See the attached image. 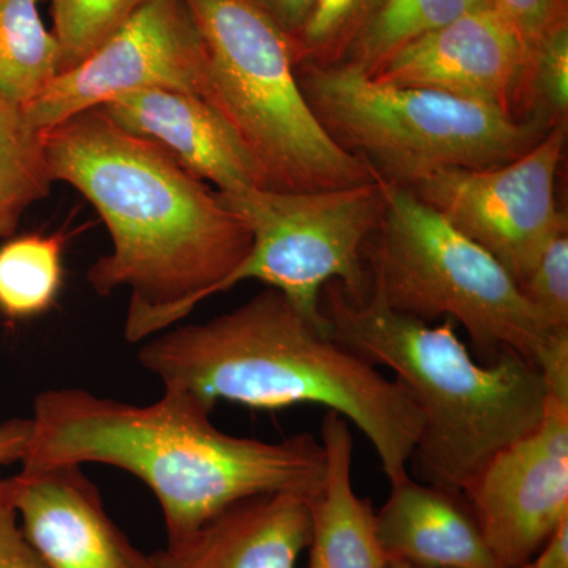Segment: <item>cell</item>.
<instances>
[{
  "label": "cell",
  "mask_w": 568,
  "mask_h": 568,
  "mask_svg": "<svg viewBox=\"0 0 568 568\" xmlns=\"http://www.w3.org/2000/svg\"><path fill=\"white\" fill-rule=\"evenodd\" d=\"M566 138V123H556L511 162L481 170L439 171L409 190L491 254L519 284L549 242L567 233V215L556 203Z\"/></svg>",
  "instance_id": "9c48e42d"
},
{
  "label": "cell",
  "mask_w": 568,
  "mask_h": 568,
  "mask_svg": "<svg viewBox=\"0 0 568 568\" xmlns=\"http://www.w3.org/2000/svg\"><path fill=\"white\" fill-rule=\"evenodd\" d=\"M54 182L69 183L99 212L111 252L88 282L100 295L130 291L123 334L144 342L175 325L245 260L252 234L216 190L155 142L89 110L44 132Z\"/></svg>",
  "instance_id": "6da1fadb"
},
{
  "label": "cell",
  "mask_w": 568,
  "mask_h": 568,
  "mask_svg": "<svg viewBox=\"0 0 568 568\" xmlns=\"http://www.w3.org/2000/svg\"><path fill=\"white\" fill-rule=\"evenodd\" d=\"M102 110L125 132L155 142L216 192L265 189L263 174L233 129L203 97L189 92L126 93Z\"/></svg>",
  "instance_id": "5bb4252c"
},
{
  "label": "cell",
  "mask_w": 568,
  "mask_h": 568,
  "mask_svg": "<svg viewBox=\"0 0 568 568\" xmlns=\"http://www.w3.org/2000/svg\"><path fill=\"white\" fill-rule=\"evenodd\" d=\"M312 538V499L275 493L235 503L152 555L156 568H295Z\"/></svg>",
  "instance_id": "9a60e30c"
},
{
  "label": "cell",
  "mask_w": 568,
  "mask_h": 568,
  "mask_svg": "<svg viewBox=\"0 0 568 568\" xmlns=\"http://www.w3.org/2000/svg\"><path fill=\"white\" fill-rule=\"evenodd\" d=\"M487 6L489 0H376L342 63L373 77L409 41Z\"/></svg>",
  "instance_id": "ffe728a7"
},
{
  "label": "cell",
  "mask_w": 568,
  "mask_h": 568,
  "mask_svg": "<svg viewBox=\"0 0 568 568\" xmlns=\"http://www.w3.org/2000/svg\"><path fill=\"white\" fill-rule=\"evenodd\" d=\"M52 183L43 130L24 108L0 99V239L13 237L26 211L50 196Z\"/></svg>",
  "instance_id": "d6986e66"
},
{
  "label": "cell",
  "mask_w": 568,
  "mask_h": 568,
  "mask_svg": "<svg viewBox=\"0 0 568 568\" xmlns=\"http://www.w3.org/2000/svg\"><path fill=\"white\" fill-rule=\"evenodd\" d=\"M518 286L552 331L568 332L567 233L549 242L532 271Z\"/></svg>",
  "instance_id": "d4e9b609"
},
{
  "label": "cell",
  "mask_w": 568,
  "mask_h": 568,
  "mask_svg": "<svg viewBox=\"0 0 568 568\" xmlns=\"http://www.w3.org/2000/svg\"><path fill=\"white\" fill-rule=\"evenodd\" d=\"M532 44L491 6L463 14L395 52L373 80L526 111Z\"/></svg>",
  "instance_id": "7c38bea8"
},
{
  "label": "cell",
  "mask_w": 568,
  "mask_h": 568,
  "mask_svg": "<svg viewBox=\"0 0 568 568\" xmlns=\"http://www.w3.org/2000/svg\"><path fill=\"white\" fill-rule=\"evenodd\" d=\"M327 457L323 489L312 500L308 568H386L376 514L353 485V433L345 417L327 410L321 426Z\"/></svg>",
  "instance_id": "e0dca14e"
},
{
  "label": "cell",
  "mask_w": 568,
  "mask_h": 568,
  "mask_svg": "<svg viewBox=\"0 0 568 568\" xmlns=\"http://www.w3.org/2000/svg\"><path fill=\"white\" fill-rule=\"evenodd\" d=\"M384 212L364 246L369 295L387 308L465 328L484 364L515 351L541 373L568 358L556 332L491 254L458 233L406 186L379 179Z\"/></svg>",
  "instance_id": "5b68a950"
},
{
  "label": "cell",
  "mask_w": 568,
  "mask_h": 568,
  "mask_svg": "<svg viewBox=\"0 0 568 568\" xmlns=\"http://www.w3.org/2000/svg\"><path fill=\"white\" fill-rule=\"evenodd\" d=\"M67 241L29 234L0 245V315L22 321L50 312L61 293Z\"/></svg>",
  "instance_id": "44dd1931"
},
{
  "label": "cell",
  "mask_w": 568,
  "mask_h": 568,
  "mask_svg": "<svg viewBox=\"0 0 568 568\" xmlns=\"http://www.w3.org/2000/svg\"><path fill=\"white\" fill-rule=\"evenodd\" d=\"M328 335L373 366H387L424 418L409 465L422 484L462 493L493 455L532 432L544 417L547 386L515 351L480 364L454 321L422 323L368 295L354 301L338 282L320 298Z\"/></svg>",
  "instance_id": "277c9868"
},
{
  "label": "cell",
  "mask_w": 568,
  "mask_h": 568,
  "mask_svg": "<svg viewBox=\"0 0 568 568\" xmlns=\"http://www.w3.org/2000/svg\"><path fill=\"white\" fill-rule=\"evenodd\" d=\"M252 234V248L216 294L256 280L286 295L302 315L328 332L320 298L338 282L354 301L369 295L364 246L379 226L384 193L379 178L324 192L254 189L219 192Z\"/></svg>",
  "instance_id": "ba28073f"
},
{
  "label": "cell",
  "mask_w": 568,
  "mask_h": 568,
  "mask_svg": "<svg viewBox=\"0 0 568 568\" xmlns=\"http://www.w3.org/2000/svg\"><path fill=\"white\" fill-rule=\"evenodd\" d=\"M284 32L294 37L304 28L316 0H256Z\"/></svg>",
  "instance_id": "83f0119b"
},
{
  "label": "cell",
  "mask_w": 568,
  "mask_h": 568,
  "mask_svg": "<svg viewBox=\"0 0 568 568\" xmlns=\"http://www.w3.org/2000/svg\"><path fill=\"white\" fill-rule=\"evenodd\" d=\"M212 409L179 388H164L149 405L84 388L41 392L21 470L89 463L126 470L159 499L168 540L248 497L320 495L327 470L323 440L310 433L276 443L227 435L212 424Z\"/></svg>",
  "instance_id": "7a4b0ae2"
},
{
  "label": "cell",
  "mask_w": 568,
  "mask_h": 568,
  "mask_svg": "<svg viewBox=\"0 0 568 568\" xmlns=\"http://www.w3.org/2000/svg\"><path fill=\"white\" fill-rule=\"evenodd\" d=\"M388 559L433 568H500L465 496L407 476L376 514Z\"/></svg>",
  "instance_id": "2e32d148"
},
{
  "label": "cell",
  "mask_w": 568,
  "mask_h": 568,
  "mask_svg": "<svg viewBox=\"0 0 568 568\" xmlns=\"http://www.w3.org/2000/svg\"><path fill=\"white\" fill-rule=\"evenodd\" d=\"M138 362L164 388L211 407L220 399L254 409L327 407L364 433L390 484L409 476L424 418L405 384L336 343L272 287L205 323L152 335Z\"/></svg>",
  "instance_id": "3957f363"
},
{
  "label": "cell",
  "mask_w": 568,
  "mask_h": 568,
  "mask_svg": "<svg viewBox=\"0 0 568 568\" xmlns=\"http://www.w3.org/2000/svg\"><path fill=\"white\" fill-rule=\"evenodd\" d=\"M40 0H0V99L26 108L61 73V44Z\"/></svg>",
  "instance_id": "ac0fdd59"
},
{
  "label": "cell",
  "mask_w": 568,
  "mask_h": 568,
  "mask_svg": "<svg viewBox=\"0 0 568 568\" xmlns=\"http://www.w3.org/2000/svg\"><path fill=\"white\" fill-rule=\"evenodd\" d=\"M61 73L92 54L144 0H51Z\"/></svg>",
  "instance_id": "7402d4cb"
},
{
  "label": "cell",
  "mask_w": 568,
  "mask_h": 568,
  "mask_svg": "<svg viewBox=\"0 0 568 568\" xmlns=\"http://www.w3.org/2000/svg\"><path fill=\"white\" fill-rule=\"evenodd\" d=\"M29 433V418H10L0 424V467L21 463L28 446Z\"/></svg>",
  "instance_id": "f1b7e54d"
},
{
  "label": "cell",
  "mask_w": 568,
  "mask_h": 568,
  "mask_svg": "<svg viewBox=\"0 0 568 568\" xmlns=\"http://www.w3.org/2000/svg\"><path fill=\"white\" fill-rule=\"evenodd\" d=\"M462 495L500 568L532 562L568 518V402L547 395L540 424L493 455Z\"/></svg>",
  "instance_id": "8fae6325"
},
{
  "label": "cell",
  "mask_w": 568,
  "mask_h": 568,
  "mask_svg": "<svg viewBox=\"0 0 568 568\" xmlns=\"http://www.w3.org/2000/svg\"><path fill=\"white\" fill-rule=\"evenodd\" d=\"M386 568H433V567H422V566H416V564L405 562V560L388 559ZM523 568H530L529 564H528V566L523 567Z\"/></svg>",
  "instance_id": "4dcf8cb0"
},
{
  "label": "cell",
  "mask_w": 568,
  "mask_h": 568,
  "mask_svg": "<svg viewBox=\"0 0 568 568\" xmlns=\"http://www.w3.org/2000/svg\"><path fill=\"white\" fill-rule=\"evenodd\" d=\"M489 6L506 17L530 44L567 14V0H489Z\"/></svg>",
  "instance_id": "484cf974"
},
{
  "label": "cell",
  "mask_w": 568,
  "mask_h": 568,
  "mask_svg": "<svg viewBox=\"0 0 568 568\" xmlns=\"http://www.w3.org/2000/svg\"><path fill=\"white\" fill-rule=\"evenodd\" d=\"M297 78L328 136L406 189L439 171L511 162L551 129L477 100L383 84L347 63L298 65Z\"/></svg>",
  "instance_id": "52a82bcc"
},
{
  "label": "cell",
  "mask_w": 568,
  "mask_h": 568,
  "mask_svg": "<svg viewBox=\"0 0 568 568\" xmlns=\"http://www.w3.org/2000/svg\"><path fill=\"white\" fill-rule=\"evenodd\" d=\"M207 55L205 100L263 174L265 189L324 192L375 181L317 121L297 78L293 37L256 0H183Z\"/></svg>",
  "instance_id": "8992f818"
},
{
  "label": "cell",
  "mask_w": 568,
  "mask_h": 568,
  "mask_svg": "<svg viewBox=\"0 0 568 568\" xmlns=\"http://www.w3.org/2000/svg\"><path fill=\"white\" fill-rule=\"evenodd\" d=\"M0 568H44L22 534L17 510L0 485Z\"/></svg>",
  "instance_id": "4316f807"
},
{
  "label": "cell",
  "mask_w": 568,
  "mask_h": 568,
  "mask_svg": "<svg viewBox=\"0 0 568 568\" xmlns=\"http://www.w3.org/2000/svg\"><path fill=\"white\" fill-rule=\"evenodd\" d=\"M530 568H568V518L551 534L529 564Z\"/></svg>",
  "instance_id": "f546056e"
},
{
  "label": "cell",
  "mask_w": 568,
  "mask_h": 568,
  "mask_svg": "<svg viewBox=\"0 0 568 568\" xmlns=\"http://www.w3.org/2000/svg\"><path fill=\"white\" fill-rule=\"evenodd\" d=\"M0 485L44 568H156L112 521L82 466L20 470Z\"/></svg>",
  "instance_id": "4fadbf2b"
},
{
  "label": "cell",
  "mask_w": 568,
  "mask_h": 568,
  "mask_svg": "<svg viewBox=\"0 0 568 568\" xmlns=\"http://www.w3.org/2000/svg\"><path fill=\"white\" fill-rule=\"evenodd\" d=\"M207 55L183 0H144L121 28L78 65L62 71L24 108L47 130L126 93L178 91L207 95Z\"/></svg>",
  "instance_id": "30bf717a"
},
{
  "label": "cell",
  "mask_w": 568,
  "mask_h": 568,
  "mask_svg": "<svg viewBox=\"0 0 568 568\" xmlns=\"http://www.w3.org/2000/svg\"><path fill=\"white\" fill-rule=\"evenodd\" d=\"M376 0H316L304 28L293 37L298 65L345 61Z\"/></svg>",
  "instance_id": "603a6c76"
},
{
  "label": "cell",
  "mask_w": 568,
  "mask_h": 568,
  "mask_svg": "<svg viewBox=\"0 0 568 568\" xmlns=\"http://www.w3.org/2000/svg\"><path fill=\"white\" fill-rule=\"evenodd\" d=\"M528 118L548 126L567 122L568 111V21L567 14L541 33L532 44L526 97Z\"/></svg>",
  "instance_id": "cb8c5ba5"
}]
</instances>
